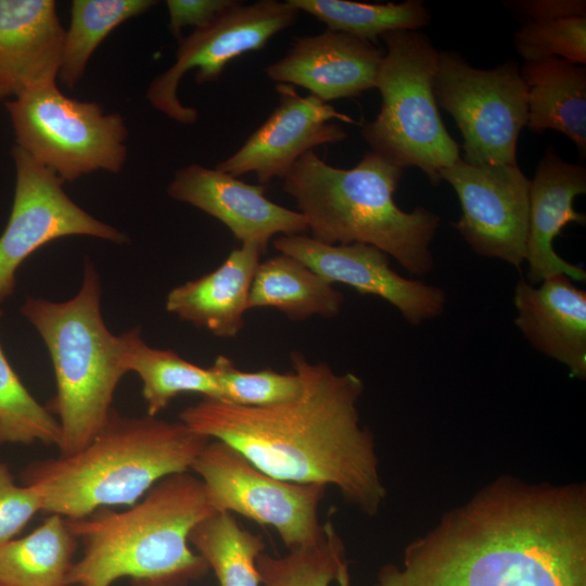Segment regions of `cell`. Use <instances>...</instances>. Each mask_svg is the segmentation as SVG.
I'll return each instance as SVG.
<instances>
[{"instance_id":"7c38bea8","label":"cell","mask_w":586,"mask_h":586,"mask_svg":"<svg viewBox=\"0 0 586 586\" xmlns=\"http://www.w3.org/2000/svg\"><path fill=\"white\" fill-rule=\"evenodd\" d=\"M12 155L16 181L10 218L0 237V302L14 292L17 268L51 241L67 235H89L115 243L127 240L116 228L74 203L54 171L17 145Z\"/></svg>"},{"instance_id":"e0dca14e","label":"cell","mask_w":586,"mask_h":586,"mask_svg":"<svg viewBox=\"0 0 586 586\" xmlns=\"http://www.w3.org/2000/svg\"><path fill=\"white\" fill-rule=\"evenodd\" d=\"M383 52L373 43L326 29L296 37L286 53L266 67L277 82L296 85L328 103L375 88Z\"/></svg>"},{"instance_id":"4316f807","label":"cell","mask_w":586,"mask_h":586,"mask_svg":"<svg viewBox=\"0 0 586 586\" xmlns=\"http://www.w3.org/2000/svg\"><path fill=\"white\" fill-rule=\"evenodd\" d=\"M326 24L327 29L341 31L361 40L375 42L385 33L419 30L430 22L423 2L364 3L349 0H286Z\"/></svg>"},{"instance_id":"484cf974","label":"cell","mask_w":586,"mask_h":586,"mask_svg":"<svg viewBox=\"0 0 586 586\" xmlns=\"http://www.w3.org/2000/svg\"><path fill=\"white\" fill-rule=\"evenodd\" d=\"M190 545L205 560L219 586H259L257 559L266 545L259 534L240 526L229 512H216L198 523Z\"/></svg>"},{"instance_id":"5bb4252c","label":"cell","mask_w":586,"mask_h":586,"mask_svg":"<svg viewBox=\"0 0 586 586\" xmlns=\"http://www.w3.org/2000/svg\"><path fill=\"white\" fill-rule=\"evenodd\" d=\"M272 244L277 251L298 259L331 284L343 283L360 294L383 298L413 326L444 313V290L402 277L390 266V256L374 246L327 244L305 234L281 235Z\"/></svg>"},{"instance_id":"4dcf8cb0","label":"cell","mask_w":586,"mask_h":586,"mask_svg":"<svg viewBox=\"0 0 586 586\" xmlns=\"http://www.w3.org/2000/svg\"><path fill=\"white\" fill-rule=\"evenodd\" d=\"M209 369L219 387V400L235 405L260 407L279 404L296 398L303 388L295 371L280 373L268 368L246 372L224 355H219Z\"/></svg>"},{"instance_id":"52a82bcc","label":"cell","mask_w":586,"mask_h":586,"mask_svg":"<svg viewBox=\"0 0 586 586\" xmlns=\"http://www.w3.org/2000/svg\"><path fill=\"white\" fill-rule=\"evenodd\" d=\"M385 43L375 88L382 103L378 116L362 126L371 152L404 169L419 168L433 186L460 158V146L447 131L433 84L440 52L419 30H395Z\"/></svg>"},{"instance_id":"7a4b0ae2","label":"cell","mask_w":586,"mask_h":586,"mask_svg":"<svg viewBox=\"0 0 586 586\" xmlns=\"http://www.w3.org/2000/svg\"><path fill=\"white\" fill-rule=\"evenodd\" d=\"M290 357L303 386L296 398L254 407L204 397L179 420L275 477L333 486L361 512L375 514L385 487L373 436L360 424L362 381L326 362H309L298 352Z\"/></svg>"},{"instance_id":"9c48e42d","label":"cell","mask_w":586,"mask_h":586,"mask_svg":"<svg viewBox=\"0 0 586 586\" xmlns=\"http://www.w3.org/2000/svg\"><path fill=\"white\" fill-rule=\"evenodd\" d=\"M433 89L437 105L451 115L462 135L466 163H517L518 138L527 119L518 63L480 69L456 52L442 51Z\"/></svg>"},{"instance_id":"83f0119b","label":"cell","mask_w":586,"mask_h":586,"mask_svg":"<svg viewBox=\"0 0 586 586\" xmlns=\"http://www.w3.org/2000/svg\"><path fill=\"white\" fill-rule=\"evenodd\" d=\"M153 0H75L71 24L65 30L59 76L74 88L85 74L87 63L104 38L127 20L143 14Z\"/></svg>"},{"instance_id":"d4e9b609","label":"cell","mask_w":586,"mask_h":586,"mask_svg":"<svg viewBox=\"0 0 586 586\" xmlns=\"http://www.w3.org/2000/svg\"><path fill=\"white\" fill-rule=\"evenodd\" d=\"M77 542L65 518L49 514L31 533L0 547V584L66 586Z\"/></svg>"},{"instance_id":"6da1fadb","label":"cell","mask_w":586,"mask_h":586,"mask_svg":"<svg viewBox=\"0 0 586 586\" xmlns=\"http://www.w3.org/2000/svg\"><path fill=\"white\" fill-rule=\"evenodd\" d=\"M335 581L351 586L347 562ZM374 586H586L579 487L500 482L411 544Z\"/></svg>"},{"instance_id":"cb8c5ba5","label":"cell","mask_w":586,"mask_h":586,"mask_svg":"<svg viewBox=\"0 0 586 586\" xmlns=\"http://www.w3.org/2000/svg\"><path fill=\"white\" fill-rule=\"evenodd\" d=\"M119 355L126 372H136L149 416L156 417L181 393H200L219 399L220 392L209 368L199 367L171 349L150 347L133 328L118 335Z\"/></svg>"},{"instance_id":"ffe728a7","label":"cell","mask_w":586,"mask_h":586,"mask_svg":"<svg viewBox=\"0 0 586 586\" xmlns=\"http://www.w3.org/2000/svg\"><path fill=\"white\" fill-rule=\"evenodd\" d=\"M64 36L53 0H0V85L10 95L55 84Z\"/></svg>"},{"instance_id":"8992f818","label":"cell","mask_w":586,"mask_h":586,"mask_svg":"<svg viewBox=\"0 0 586 586\" xmlns=\"http://www.w3.org/2000/svg\"><path fill=\"white\" fill-rule=\"evenodd\" d=\"M22 315L37 329L51 356L56 394L48 409L59 417L60 455L82 449L107 421L114 392L126 372L118 335L101 314V286L86 264L78 293L65 302L28 298Z\"/></svg>"},{"instance_id":"f1b7e54d","label":"cell","mask_w":586,"mask_h":586,"mask_svg":"<svg viewBox=\"0 0 586 586\" xmlns=\"http://www.w3.org/2000/svg\"><path fill=\"white\" fill-rule=\"evenodd\" d=\"M60 441L59 421L28 392L0 344V444L59 446Z\"/></svg>"},{"instance_id":"4fadbf2b","label":"cell","mask_w":586,"mask_h":586,"mask_svg":"<svg viewBox=\"0 0 586 586\" xmlns=\"http://www.w3.org/2000/svg\"><path fill=\"white\" fill-rule=\"evenodd\" d=\"M461 216L453 226L477 255L520 269L525 262L531 180L517 163L471 165L459 158L440 174Z\"/></svg>"},{"instance_id":"8fae6325","label":"cell","mask_w":586,"mask_h":586,"mask_svg":"<svg viewBox=\"0 0 586 586\" xmlns=\"http://www.w3.org/2000/svg\"><path fill=\"white\" fill-rule=\"evenodd\" d=\"M298 13L288 1H234L209 24L179 40L175 63L146 91L149 102L177 123L194 124L198 111L184 106L178 98L182 76L196 69L198 84L216 81L232 60L263 49L275 35L293 25Z\"/></svg>"},{"instance_id":"ba28073f","label":"cell","mask_w":586,"mask_h":586,"mask_svg":"<svg viewBox=\"0 0 586 586\" xmlns=\"http://www.w3.org/2000/svg\"><path fill=\"white\" fill-rule=\"evenodd\" d=\"M17 146L64 182L95 170L118 173L127 158V128L119 114L64 95L56 84L7 101Z\"/></svg>"},{"instance_id":"ac0fdd59","label":"cell","mask_w":586,"mask_h":586,"mask_svg":"<svg viewBox=\"0 0 586 586\" xmlns=\"http://www.w3.org/2000/svg\"><path fill=\"white\" fill-rule=\"evenodd\" d=\"M586 193V169L581 164L562 160L548 148L540 160L530 187L528 226L525 262L530 284L564 275L584 282L586 271L562 258L553 241L570 224L585 225L586 216L575 211L574 200Z\"/></svg>"},{"instance_id":"9a60e30c","label":"cell","mask_w":586,"mask_h":586,"mask_svg":"<svg viewBox=\"0 0 586 586\" xmlns=\"http://www.w3.org/2000/svg\"><path fill=\"white\" fill-rule=\"evenodd\" d=\"M279 105L218 170L239 177L254 173L260 183L283 179L295 162L315 146L341 142L346 132L331 119L355 120L313 94L298 95L291 85H277Z\"/></svg>"},{"instance_id":"d6a6232c","label":"cell","mask_w":586,"mask_h":586,"mask_svg":"<svg viewBox=\"0 0 586 586\" xmlns=\"http://www.w3.org/2000/svg\"><path fill=\"white\" fill-rule=\"evenodd\" d=\"M42 511V500L31 485H17L0 461V547L14 539L29 520Z\"/></svg>"},{"instance_id":"8d00e7d4","label":"cell","mask_w":586,"mask_h":586,"mask_svg":"<svg viewBox=\"0 0 586 586\" xmlns=\"http://www.w3.org/2000/svg\"><path fill=\"white\" fill-rule=\"evenodd\" d=\"M0 586H3V585L0 584Z\"/></svg>"},{"instance_id":"277c9868","label":"cell","mask_w":586,"mask_h":586,"mask_svg":"<svg viewBox=\"0 0 586 586\" xmlns=\"http://www.w3.org/2000/svg\"><path fill=\"white\" fill-rule=\"evenodd\" d=\"M209 441L180 420L113 409L82 449L31 463L23 481L38 491L43 512L81 519L104 507H129L164 477L190 471Z\"/></svg>"},{"instance_id":"3957f363","label":"cell","mask_w":586,"mask_h":586,"mask_svg":"<svg viewBox=\"0 0 586 586\" xmlns=\"http://www.w3.org/2000/svg\"><path fill=\"white\" fill-rule=\"evenodd\" d=\"M214 513L203 482L187 471L164 477L125 510L66 519L84 544L66 586H111L122 577L139 586H187L209 571L189 535Z\"/></svg>"},{"instance_id":"836d02e7","label":"cell","mask_w":586,"mask_h":586,"mask_svg":"<svg viewBox=\"0 0 586 586\" xmlns=\"http://www.w3.org/2000/svg\"><path fill=\"white\" fill-rule=\"evenodd\" d=\"M235 0H167L169 29L176 38L181 39L182 28L193 26L201 28L209 24L221 11Z\"/></svg>"},{"instance_id":"1f68e13d","label":"cell","mask_w":586,"mask_h":586,"mask_svg":"<svg viewBox=\"0 0 586 586\" xmlns=\"http://www.w3.org/2000/svg\"><path fill=\"white\" fill-rule=\"evenodd\" d=\"M517 52L525 62L560 58L586 63V16L525 22L514 34Z\"/></svg>"},{"instance_id":"30bf717a","label":"cell","mask_w":586,"mask_h":586,"mask_svg":"<svg viewBox=\"0 0 586 586\" xmlns=\"http://www.w3.org/2000/svg\"><path fill=\"white\" fill-rule=\"evenodd\" d=\"M191 470L203 482L216 512L238 513L271 526L288 550L314 545L326 535L318 517L324 485L275 477L235 448L212 438Z\"/></svg>"},{"instance_id":"d6986e66","label":"cell","mask_w":586,"mask_h":586,"mask_svg":"<svg viewBox=\"0 0 586 586\" xmlns=\"http://www.w3.org/2000/svg\"><path fill=\"white\" fill-rule=\"evenodd\" d=\"M514 324L537 352L586 378V293L558 275L537 285L521 277L513 293Z\"/></svg>"},{"instance_id":"f546056e","label":"cell","mask_w":586,"mask_h":586,"mask_svg":"<svg viewBox=\"0 0 586 586\" xmlns=\"http://www.w3.org/2000/svg\"><path fill=\"white\" fill-rule=\"evenodd\" d=\"M324 537L309 546L289 549L282 557L263 552L257 570L264 586H329L346 561L342 540L326 522Z\"/></svg>"},{"instance_id":"603a6c76","label":"cell","mask_w":586,"mask_h":586,"mask_svg":"<svg viewBox=\"0 0 586 586\" xmlns=\"http://www.w3.org/2000/svg\"><path fill=\"white\" fill-rule=\"evenodd\" d=\"M344 296L298 259L280 253L259 263L249 294V309L273 307L291 320L339 315Z\"/></svg>"},{"instance_id":"d590c367","label":"cell","mask_w":586,"mask_h":586,"mask_svg":"<svg viewBox=\"0 0 586 586\" xmlns=\"http://www.w3.org/2000/svg\"><path fill=\"white\" fill-rule=\"evenodd\" d=\"M7 97H10L9 91L0 85V100L5 99Z\"/></svg>"},{"instance_id":"44dd1931","label":"cell","mask_w":586,"mask_h":586,"mask_svg":"<svg viewBox=\"0 0 586 586\" xmlns=\"http://www.w3.org/2000/svg\"><path fill=\"white\" fill-rule=\"evenodd\" d=\"M263 253L257 244H241L214 271L170 290L166 309L215 336L234 337L244 327L250 289Z\"/></svg>"},{"instance_id":"5b68a950","label":"cell","mask_w":586,"mask_h":586,"mask_svg":"<svg viewBox=\"0 0 586 586\" xmlns=\"http://www.w3.org/2000/svg\"><path fill=\"white\" fill-rule=\"evenodd\" d=\"M403 169L368 152L353 168L327 164L313 150L283 178L306 218L311 238L327 244L362 243L384 252L415 276L434 266L432 240L440 227L434 212L400 209L394 193Z\"/></svg>"},{"instance_id":"2e32d148","label":"cell","mask_w":586,"mask_h":586,"mask_svg":"<svg viewBox=\"0 0 586 586\" xmlns=\"http://www.w3.org/2000/svg\"><path fill=\"white\" fill-rule=\"evenodd\" d=\"M263 184H249L228 173L198 164L180 168L167 187L168 194L226 225L243 243L257 244L264 252L270 239L304 234L306 218L265 196Z\"/></svg>"},{"instance_id":"7402d4cb","label":"cell","mask_w":586,"mask_h":586,"mask_svg":"<svg viewBox=\"0 0 586 586\" xmlns=\"http://www.w3.org/2000/svg\"><path fill=\"white\" fill-rule=\"evenodd\" d=\"M526 127L542 133L552 129L586 152V68L560 58L524 62Z\"/></svg>"},{"instance_id":"e575fe53","label":"cell","mask_w":586,"mask_h":586,"mask_svg":"<svg viewBox=\"0 0 586 586\" xmlns=\"http://www.w3.org/2000/svg\"><path fill=\"white\" fill-rule=\"evenodd\" d=\"M509 5L511 11L523 17L525 22L586 16L584 0H526L512 1Z\"/></svg>"}]
</instances>
